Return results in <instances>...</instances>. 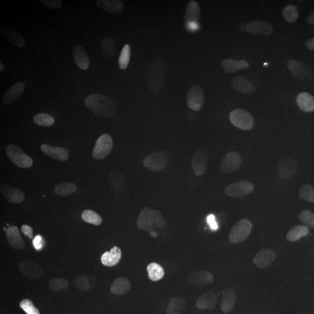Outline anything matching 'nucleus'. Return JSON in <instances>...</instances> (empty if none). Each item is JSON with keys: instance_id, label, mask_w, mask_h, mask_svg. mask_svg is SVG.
Segmentation results:
<instances>
[{"instance_id": "nucleus-1", "label": "nucleus", "mask_w": 314, "mask_h": 314, "mask_svg": "<svg viewBox=\"0 0 314 314\" xmlns=\"http://www.w3.org/2000/svg\"><path fill=\"white\" fill-rule=\"evenodd\" d=\"M85 103L87 108L103 118H111L115 114L114 103L108 96L93 94L87 97Z\"/></svg>"}, {"instance_id": "nucleus-2", "label": "nucleus", "mask_w": 314, "mask_h": 314, "mask_svg": "<svg viewBox=\"0 0 314 314\" xmlns=\"http://www.w3.org/2000/svg\"><path fill=\"white\" fill-rule=\"evenodd\" d=\"M166 76V64L162 58H156L152 61L147 77V87L152 92L163 89Z\"/></svg>"}, {"instance_id": "nucleus-3", "label": "nucleus", "mask_w": 314, "mask_h": 314, "mask_svg": "<svg viewBox=\"0 0 314 314\" xmlns=\"http://www.w3.org/2000/svg\"><path fill=\"white\" fill-rule=\"evenodd\" d=\"M166 224V219L157 210L146 207L139 213L137 225L141 231L151 232L156 228H163Z\"/></svg>"}, {"instance_id": "nucleus-4", "label": "nucleus", "mask_w": 314, "mask_h": 314, "mask_svg": "<svg viewBox=\"0 0 314 314\" xmlns=\"http://www.w3.org/2000/svg\"><path fill=\"white\" fill-rule=\"evenodd\" d=\"M170 158L166 152L159 151L147 155L143 160L145 168L152 172H159L165 169L169 163Z\"/></svg>"}, {"instance_id": "nucleus-5", "label": "nucleus", "mask_w": 314, "mask_h": 314, "mask_svg": "<svg viewBox=\"0 0 314 314\" xmlns=\"http://www.w3.org/2000/svg\"><path fill=\"white\" fill-rule=\"evenodd\" d=\"M229 120L236 127L244 131L253 128L254 120L250 112L244 109H235L230 113Z\"/></svg>"}, {"instance_id": "nucleus-6", "label": "nucleus", "mask_w": 314, "mask_h": 314, "mask_svg": "<svg viewBox=\"0 0 314 314\" xmlns=\"http://www.w3.org/2000/svg\"><path fill=\"white\" fill-rule=\"evenodd\" d=\"M252 229V223L248 219L241 220L234 226L229 236L230 242L237 244L244 242L250 235Z\"/></svg>"}, {"instance_id": "nucleus-7", "label": "nucleus", "mask_w": 314, "mask_h": 314, "mask_svg": "<svg viewBox=\"0 0 314 314\" xmlns=\"http://www.w3.org/2000/svg\"><path fill=\"white\" fill-rule=\"evenodd\" d=\"M6 154L9 159L16 166L22 168H30L34 164V161L22 151L21 149L14 144L9 145L6 149Z\"/></svg>"}, {"instance_id": "nucleus-8", "label": "nucleus", "mask_w": 314, "mask_h": 314, "mask_svg": "<svg viewBox=\"0 0 314 314\" xmlns=\"http://www.w3.org/2000/svg\"><path fill=\"white\" fill-rule=\"evenodd\" d=\"M287 66L291 74L297 79L308 81L314 78V70L299 61L290 60Z\"/></svg>"}, {"instance_id": "nucleus-9", "label": "nucleus", "mask_w": 314, "mask_h": 314, "mask_svg": "<svg viewBox=\"0 0 314 314\" xmlns=\"http://www.w3.org/2000/svg\"><path fill=\"white\" fill-rule=\"evenodd\" d=\"M242 32L255 35H268L273 33V28L268 22L254 21L241 25Z\"/></svg>"}, {"instance_id": "nucleus-10", "label": "nucleus", "mask_w": 314, "mask_h": 314, "mask_svg": "<svg viewBox=\"0 0 314 314\" xmlns=\"http://www.w3.org/2000/svg\"><path fill=\"white\" fill-rule=\"evenodd\" d=\"M113 147V141L108 134H103L96 141L92 155L97 160H102L111 153Z\"/></svg>"}, {"instance_id": "nucleus-11", "label": "nucleus", "mask_w": 314, "mask_h": 314, "mask_svg": "<svg viewBox=\"0 0 314 314\" xmlns=\"http://www.w3.org/2000/svg\"><path fill=\"white\" fill-rule=\"evenodd\" d=\"M254 190V186L246 180L238 181L229 184L225 189L226 195L232 197H240L250 194Z\"/></svg>"}, {"instance_id": "nucleus-12", "label": "nucleus", "mask_w": 314, "mask_h": 314, "mask_svg": "<svg viewBox=\"0 0 314 314\" xmlns=\"http://www.w3.org/2000/svg\"><path fill=\"white\" fill-rule=\"evenodd\" d=\"M205 93L199 86L190 87L187 95V103L189 107L195 111H199L202 108L205 103Z\"/></svg>"}, {"instance_id": "nucleus-13", "label": "nucleus", "mask_w": 314, "mask_h": 314, "mask_svg": "<svg viewBox=\"0 0 314 314\" xmlns=\"http://www.w3.org/2000/svg\"><path fill=\"white\" fill-rule=\"evenodd\" d=\"M241 164V155L237 152H229L223 158L220 165V173L224 174L234 173L238 169Z\"/></svg>"}, {"instance_id": "nucleus-14", "label": "nucleus", "mask_w": 314, "mask_h": 314, "mask_svg": "<svg viewBox=\"0 0 314 314\" xmlns=\"http://www.w3.org/2000/svg\"><path fill=\"white\" fill-rule=\"evenodd\" d=\"M297 161L293 158L285 157L281 158L278 164L277 173L282 179L293 176L297 170Z\"/></svg>"}, {"instance_id": "nucleus-15", "label": "nucleus", "mask_w": 314, "mask_h": 314, "mask_svg": "<svg viewBox=\"0 0 314 314\" xmlns=\"http://www.w3.org/2000/svg\"><path fill=\"white\" fill-rule=\"evenodd\" d=\"M208 158L207 151L202 147L199 148L194 154L192 164L197 176H202L205 174L208 164Z\"/></svg>"}, {"instance_id": "nucleus-16", "label": "nucleus", "mask_w": 314, "mask_h": 314, "mask_svg": "<svg viewBox=\"0 0 314 314\" xmlns=\"http://www.w3.org/2000/svg\"><path fill=\"white\" fill-rule=\"evenodd\" d=\"M0 33L6 41L14 46L20 48L25 46V41L23 37L17 31L9 26H1Z\"/></svg>"}, {"instance_id": "nucleus-17", "label": "nucleus", "mask_w": 314, "mask_h": 314, "mask_svg": "<svg viewBox=\"0 0 314 314\" xmlns=\"http://www.w3.org/2000/svg\"><path fill=\"white\" fill-rule=\"evenodd\" d=\"M213 281V275L208 271H199L190 275L188 283L193 287H202L211 284Z\"/></svg>"}, {"instance_id": "nucleus-18", "label": "nucleus", "mask_w": 314, "mask_h": 314, "mask_svg": "<svg viewBox=\"0 0 314 314\" xmlns=\"http://www.w3.org/2000/svg\"><path fill=\"white\" fill-rule=\"evenodd\" d=\"M275 252L271 249L264 248L258 251L254 258V263L260 269L266 268L273 263L276 258Z\"/></svg>"}, {"instance_id": "nucleus-19", "label": "nucleus", "mask_w": 314, "mask_h": 314, "mask_svg": "<svg viewBox=\"0 0 314 314\" xmlns=\"http://www.w3.org/2000/svg\"><path fill=\"white\" fill-rule=\"evenodd\" d=\"M21 273L31 279H37L43 274V270L39 264L34 261L25 260L19 264Z\"/></svg>"}, {"instance_id": "nucleus-20", "label": "nucleus", "mask_w": 314, "mask_h": 314, "mask_svg": "<svg viewBox=\"0 0 314 314\" xmlns=\"http://www.w3.org/2000/svg\"><path fill=\"white\" fill-rule=\"evenodd\" d=\"M5 235L8 244L12 248L19 250H23L25 247V244L17 226H9L6 230Z\"/></svg>"}, {"instance_id": "nucleus-21", "label": "nucleus", "mask_w": 314, "mask_h": 314, "mask_svg": "<svg viewBox=\"0 0 314 314\" xmlns=\"http://www.w3.org/2000/svg\"><path fill=\"white\" fill-rule=\"evenodd\" d=\"M218 297L214 291H208L200 296L196 300V306L200 310L214 309L217 304Z\"/></svg>"}, {"instance_id": "nucleus-22", "label": "nucleus", "mask_w": 314, "mask_h": 314, "mask_svg": "<svg viewBox=\"0 0 314 314\" xmlns=\"http://www.w3.org/2000/svg\"><path fill=\"white\" fill-rule=\"evenodd\" d=\"M0 190L5 198L11 203H20L25 200V194L21 190L8 184H1Z\"/></svg>"}, {"instance_id": "nucleus-23", "label": "nucleus", "mask_w": 314, "mask_h": 314, "mask_svg": "<svg viewBox=\"0 0 314 314\" xmlns=\"http://www.w3.org/2000/svg\"><path fill=\"white\" fill-rule=\"evenodd\" d=\"M41 150L53 159L66 161L69 158V151L63 147H52L50 145L43 144L41 145Z\"/></svg>"}, {"instance_id": "nucleus-24", "label": "nucleus", "mask_w": 314, "mask_h": 314, "mask_svg": "<svg viewBox=\"0 0 314 314\" xmlns=\"http://www.w3.org/2000/svg\"><path fill=\"white\" fill-rule=\"evenodd\" d=\"M232 86L236 91L247 95H252L256 90L253 84L242 76H237L233 80Z\"/></svg>"}, {"instance_id": "nucleus-25", "label": "nucleus", "mask_w": 314, "mask_h": 314, "mask_svg": "<svg viewBox=\"0 0 314 314\" xmlns=\"http://www.w3.org/2000/svg\"><path fill=\"white\" fill-rule=\"evenodd\" d=\"M121 257V249L118 246H114L110 251L105 252L102 255V263L106 267H114L120 261Z\"/></svg>"}, {"instance_id": "nucleus-26", "label": "nucleus", "mask_w": 314, "mask_h": 314, "mask_svg": "<svg viewBox=\"0 0 314 314\" xmlns=\"http://www.w3.org/2000/svg\"><path fill=\"white\" fill-rule=\"evenodd\" d=\"M96 4L99 8L109 14L120 13L124 9V5L120 0H97Z\"/></svg>"}, {"instance_id": "nucleus-27", "label": "nucleus", "mask_w": 314, "mask_h": 314, "mask_svg": "<svg viewBox=\"0 0 314 314\" xmlns=\"http://www.w3.org/2000/svg\"><path fill=\"white\" fill-rule=\"evenodd\" d=\"M74 61L80 69L86 70L90 66V60L85 48L79 44H76L73 48Z\"/></svg>"}, {"instance_id": "nucleus-28", "label": "nucleus", "mask_w": 314, "mask_h": 314, "mask_svg": "<svg viewBox=\"0 0 314 314\" xmlns=\"http://www.w3.org/2000/svg\"><path fill=\"white\" fill-rule=\"evenodd\" d=\"M236 295L232 289H228L222 291V297L220 308L223 313H229L234 309Z\"/></svg>"}, {"instance_id": "nucleus-29", "label": "nucleus", "mask_w": 314, "mask_h": 314, "mask_svg": "<svg viewBox=\"0 0 314 314\" xmlns=\"http://www.w3.org/2000/svg\"><path fill=\"white\" fill-rule=\"evenodd\" d=\"M223 70L226 73H235L239 70L247 69L249 64L244 60H235L232 58H227L221 63Z\"/></svg>"}, {"instance_id": "nucleus-30", "label": "nucleus", "mask_w": 314, "mask_h": 314, "mask_svg": "<svg viewBox=\"0 0 314 314\" xmlns=\"http://www.w3.org/2000/svg\"><path fill=\"white\" fill-rule=\"evenodd\" d=\"M25 86V84L22 82H18L12 86L2 97V103L5 105H9L14 102L23 93Z\"/></svg>"}, {"instance_id": "nucleus-31", "label": "nucleus", "mask_w": 314, "mask_h": 314, "mask_svg": "<svg viewBox=\"0 0 314 314\" xmlns=\"http://www.w3.org/2000/svg\"><path fill=\"white\" fill-rule=\"evenodd\" d=\"M296 101L302 111L310 112L314 111V97L307 92H302L297 95Z\"/></svg>"}, {"instance_id": "nucleus-32", "label": "nucleus", "mask_w": 314, "mask_h": 314, "mask_svg": "<svg viewBox=\"0 0 314 314\" xmlns=\"http://www.w3.org/2000/svg\"><path fill=\"white\" fill-rule=\"evenodd\" d=\"M131 288V284L127 278L119 277L112 281L110 291L116 295L125 294Z\"/></svg>"}, {"instance_id": "nucleus-33", "label": "nucleus", "mask_w": 314, "mask_h": 314, "mask_svg": "<svg viewBox=\"0 0 314 314\" xmlns=\"http://www.w3.org/2000/svg\"><path fill=\"white\" fill-rule=\"evenodd\" d=\"M200 15V8L198 3L190 1L186 9L185 21L187 24H198Z\"/></svg>"}, {"instance_id": "nucleus-34", "label": "nucleus", "mask_w": 314, "mask_h": 314, "mask_svg": "<svg viewBox=\"0 0 314 314\" xmlns=\"http://www.w3.org/2000/svg\"><path fill=\"white\" fill-rule=\"evenodd\" d=\"M186 302L183 298L174 297L168 302L166 313L167 314H181L185 309Z\"/></svg>"}, {"instance_id": "nucleus-35", "label": "nucleus", "mask_w": 314, "mask_h": 314, "mask_svg": "<svg viewBox=\"0 0 314 314\" xmlns=\"http://www.w3.org/2000/svg\"><path fill=\"white\" fill-rule=\"evenodd\" d=\"M309 229L304 225H297L291 228L286 235V239L291 242H296L309 234Z\"/></svg>"}, {"instance_id": "nucleus-36", "label": "nucleus", "mask_w": 314, "mask_h": 314, "mask_svg": "<svg viewBox=\"0 0 314 314\" xmlns=\"http://www.w3.org/2000/svg\"><path fill=\"white\" fill-rule=\"evenodd\" d=\"M147 271L149 279L156 281L163 279L165 271L161 265L156 263H152L148 265Z\"/></svg>"}, {"instance_id": "nucleus-37", "label": "nucleus", "mask_w": 314, "mask_h": 314, "mask_svg": "<svg viewBox=\"0 0 314 314\" xmlns=\"http://www.w3.org/2000/svg\"><path fill=\"white\" fill-rule=\"evenodd\" d=\"M102 51L106 58H111L114 56L116 50L115 41L111 38H105L101 43Z\"/></svg>"}, {"instance_id": "nucleus-38", "label": "nucleus", "mask_w": 314, "mask_h": 314, "mask_svg": "<svg viewBox=\"0 0 314 314\" xmlns=\"http://www.w3.org/2000/svg\"><path fill=\"white\" fill-rule=\"evenodd\" d=\"M76 186L73 183H63L58 184L54 188V192L60 196H67L75 192Z\"/></svg>"}, {"instance_id": "nucleus-39", "label": "nucleus", "mask_w": 314, "mask_h": 314, "mask_svg": "<svg viewBox=\"0 0 314 314\" xmlns=\"http://www.w3.org/2000/svg\"><path fill=\"white\" fill-rule=\"evenodd\" d=\"M82 219L83 221L96 226L100 225L103 219L98 213L92 210L86 209L82 213Z\"/></svg>"}, {"instance_id": "nucleus-40", "label": "nucleus", "mask_w": 314, "mask_h": 314, "mask_svg": "<svg viewBox=\"0 0 314 314\" xmlns=\"http://www.w3.org/2000/svg\"><path fill=\"white\" fill-rule=\"evenodd\" d=\"M282 14L284 20L288 23L295 22L299 16L297 6L294 5L286 6L283 9Z\"/></svg>"}, {"instance_id": "nucleus-41", "label": "nucleus", "mask_w": 314, "mask_h": 314, "mask_svg": "<svg viewBox=\"0 0 314 314\" xmlns=\"http://www.w3.org/2000/svg\"><path fill=\"white\" fill-rule=\"evenodd\" d=\"M131 50L129 44H125L123 47L119 57L118 63L119 68L124 70L127 69L129 62H130Z\"/></svg>"}, {"instance_id": "nucleus-42", "label": "nucleus", "mask_w": 314, "mask_h": 314, "mask_svg": "<svg viewBox=\"0 0 314 314\" xmlns=\"http://www.w3.org/2000/svg\"><path fill=\"white\" fill-rule=\"evenodd\" d=\"M34 122L35 124L47 127L53 125L55 123V119L50 115L40 113L34 116Z\"/></svg>"}, {"instance_id": "nucleus-43", "label": "nucleus", "mask_w": 314, "mask_h": 314, "mask_svg": "<svg viewBox=\"0 0 314 314\" xmlns=\"http://www.w3.org/2000/svg\"><path fill=\"white\" fill-rule=\"evenodd\" d=\"M74 286L79 291L85 292L90 288V284L88 278L85 275H77L73 279Z\"/></svg>"}, {"instance_id": "nucleus-44", "label": "nucleus", "mask_w": 314, "mask_h": 314, "mask_svg": "<svg viewBox=\"0 0 314 314\" xmlns=\"http://www.w3.org/2000/svg\"><path fill=\"white\" fill-rule=\"evenodd\" d=\"M299 196L301 199L309 202H314V189L309 184H304L300 187Z\"/></svg>"}, {"instance_id": "nucleus-45", "label": "nucleus", "mask_w": 314, "mask_h": 314, "mask_svg": "<svg viewBox=\"0 0 314 314\" xmlns=\"http://www.w3.org/2000/svg\"><path fill=\"white\" fill-rule=\"evenodd\" d=\"M110 186L113 190H120L123 184H124V179L122 174L118 172L112 171L109 174Z\"/></svg>"}, {"instance_id": "nucleus-46", "label": "nucleus", "mask_w": 314, "mask_h": 314, "mask_svg": "<svg viewBox=\"0 0 314 314\" xmlns=\"http://www.w3.org/2000/svg\"><path fill=\"white\" fill-rule=\"evenodd\" d=\"M48 286L52 291H58L67 289L69 287V283L62 278H55L49 281Z\"/></svg>"}, {"instance_id": "nucleus-47", "label": "nucleus", "mask_w": 314, "mask_h": 314, "mask_svg": "<svg viewBox=\"0 0 314 314\" xmlns=\"http://www.w3.org/2000/svg\"><path fill=\"white\" fill-rule=\"evenodd\" d=\"M299 218L304 226L308 228H314V213L309 211L304 210L301 212Z\"/></svg>"}, {"instance_id": "nucleus-48", "label": "nucleus", "mask_w": 314, "mask_h": 314, "mask_svg": "<svg viewBox=\"0 0 314 314\" xmlns=\"http://www.w3.org/2000/svg\"><path fill=\"white\" fill-rule=\"evenodd\" d=\"M20 307L27 314H40L39 311L35 307L30 300H22L20 303Z\"/></svg>"}, {"instance_id": "nucleus-49", "label": "nucleus", "mask_w": 314, "mask_h": 314, "mask_svg": "<svg viewBox=\"0 0 314 314\" xmlns=\"http://www.w3.org/2000/svg\"><path fill=\"white\" fill-rule=\"evenodd\" d=\"M40 2L51 9H60L63 5V2L61 0H40Z\"/></svg>"}, {"instance_id": "nucleus-50", "label": "nucleus", "mask_w": 314, "mask_h": 314, "mask_svg": "<svg viewBox=\"0 0 314 314\" xmlns=\"http://www.w3.org/2000/svg\"><path fill=\"white\" fill-rule=\"evenodd\" d=\"M33 244L35 250L37 251L41 250L44 245L43 239L40 235L35 236L33 240Z\"/></svg>"}, {"instance_id": "nucleus-51", "label": "nucleus", "mask_w": 314, "mask_h": 314, "mask_svg": "<svg viewBox=\"0 0 314 314\" xmlns=\"http://www.w3.org/2000/svg\"><path fill=\"white\" fill-rule=\"evenodd\" d=\"M21 231L25 236L32 239L34 238V230L30 226L24 225L22 226Z\"/></svg>"}, {"instance_id": "nucleus-52", "label": "nucleus", "mask_w": 314, "mask_h": 314, "mask_svg": "<svg viewBox=\"0 0 314 314\" xmlns=\"http://www.w3.org/2000/svg\"><path fill=\"white\" fill-rule=\"evenodd\" d=\"M207 222H208L210 226V228L213 231H216L218 228V225L217 224V222L216 221L215 216L213 214H210L207 217Z\"/></svg>"}, {"instance_id": "nucleus-53", "label": "nucleus", "mask_w": 314, "mask_h": 314, "mask_svg": "<svg viewBox=\"0 0 314 314\" xmlns=\"http://www.w3.org/2000/svg\"><path fill=\"white\" fill-rule=\"evenodd\" d=\"M306 46L310 50H314V37L307 41Z\"/></svg>"}, {"instance_id": "nucleus-54", "label": "nucleus", "mask_w": 314, "mask_h": 314, "mask_svg": "<svg viewBox=\"0 0 314 314\" xmlns=\"http://www.w3.org/2000/svg\"><path fill=\"white\" fill-rule=\"evenodd\" d=\"M307 22L310 25L314 26V12L309 16L307 19Z\"/></svg>"}, {"instance_id": "nucleus-55", "label": "nucleus", "mask_w": 314, "mask_h": 314, "mask_svg": "<svg viewBox=\"0 0 314 314\" xmlns=\"http://www.w3.org/2000/svg\"><path fill=\"white\" fill-rule=\"evenodd\" d=\"M150 235L151 236H152V237L154 238H157L158 236L156 232L155 231H151V232L150 233Z\"/></svg>"}, {"instance_id": "nucleus-56", "label": "nucleus", "mask_w": 314, "mask_h": 314, "mask_svg": "<svg viewBox=\"0 0 314 314\" xmlns=\"http://www.w3.org/2000/svg\"><path fill=\"white\" fill-rule=\"evenodd\" d=\"M4 70V66L2 63L0 64V72H2Z\"/></svg>"}]
</instances>
